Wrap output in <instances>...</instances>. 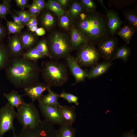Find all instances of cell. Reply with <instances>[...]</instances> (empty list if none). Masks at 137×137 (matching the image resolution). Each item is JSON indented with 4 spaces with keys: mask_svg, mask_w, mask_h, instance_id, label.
Returning a JSON list of instances; mask_svg holds the SVG:
<instances>
[{
    "mask_svg": "<svg viewBox=\"0 0 137 137\" xmlns=\"http://www.w3.org/2000/svg\"><path fill=\"white\" fill-rule=\"evenodd\" d=\"M5 69L8 79L17 88L24 89L39 82L41 69L37 61L22 56L10 58Z\"/></svg>",
    "mask_w": 137,
    "mask_h": 137,
    "instance_id": "cell-1",
    "label": "cell"
},
{
    "mask_svg": "<svg viewBox=\"0 0 137 137\" xmlns=\"http://www.w3.org/2000/svg\"><path fill=\"white\" fill-rule=\"evenodd\" d=\"M89 13L80 14L76 28L89 42L93 44H99L108 37L107 17L95 11Z\"/></svg>",
    "mask_w": 137,
    "mask_h": 137,
    "instance_id": "cell-2",
    "label": "cell"
},
{
    "mask_svg": "<svg viewBox=\"0 0 137 137\" xmlns=\"http://www.w3.org/2000/svg\"><path fill=\"white\" fill-rule=\"evenodd\" d=\"M40 69L43 79L50 87L62 86L68 80L67 68L60 62L52 60L43 61Z\"/></svg>",
    "mask_w": 137,
    "mask_h": 137,
    "instance_id": "cell-3",
    "label": "cell"
},
{
    "mask_svg": "<svg viewBox=\"0 0 137 137\" xmlns=\"http://www.w3.org/2000/svg\"><path fill=\"white\" fill-rule=\"evenodd\" d=\"M47 43L52 58L55 59H66L73 49L69 37L60 32L52 33L50 36Z\"/></svg>",
    "mask_w": 137,
    "mask_h": 137,
    "instance_id": "cell-4",
    "label": "cell"
},
{
    "mask_svg": "<svg viewBox=\"0 0 137 137\" xmlns=\"http://www.w3.org/2000/svg\"><path fill=\"white\" fill-rule=\"evenodd\" d=\"M16 118L22 129L33 128L41 122L39 111L33 102H25L17 108Z\"/></svg>",
    "mask_w": 137,
    "mask_h": 137,
    "instance_id": "cell-5",
    "label": "cell"
},
{
    "mask_svg": "<svg viewBox=\"0 0 137 137\" xmlns=\"http://www.w3.org/2000/svg\"><path fill=\"white\" fill-rule=\"evenodd\" d=\"M16 115L14 107L8 103L0 109V137H3L6 133L11 130L14 136L16 135L13 122Z\"/></svg>",
    "mask_w": 137,
    "mask_h": 137,
    "instance_id": "cell-6",
    "label": "cell"
},
{
    "mask_svg": "<svg viewBox=\"0 0 137 137\" xmlns=\"http://www.w3.org/2000/svg\"><path fill=\"white\" fill-rule=\"evenodd\" d=\"M79 49L75 59L80 66H91L98 60L100 54L93 44L88 43Z\"/></svg>",
    "mask_w": 137,
    "mask_h": 137,
    "instance_id": "cell-7",
    "label": "cell"
},
{
    "mask_svg": "<svg viewBox=\"0 0 137 137\" xmlns=\"http://www.w3.org/2000/svg\"><path fill=\"white\" fill-rule=\"evenodd\" d=\"M40 110L45 120L54 125L60 126L65 124L57 106H48L39 102Z\"/></svg>",
    "mask_w": 137,
    "mask_h": 137,
    "instance_id": "cell-8",
    "label": "cell"
},
{
    "mask_svg": "<svg viewBox=\"0 0 137 137\" xmlns=\"http://www.w3.org/2000/svg\"><path fill=\"white\" fill-rule=\"evenodd\" d=\"M117 45L115 39L108 37L99 44V52L103 58L109 59L113 56Z\"/></svg>",
    "mask_w": 137,
    "mask_h": 137,
    "instance_id": "cell-9",
    "label": "cell"
},
{
    "mask_svg": "<svg viewBox=\"0 0 137 137\" xmlns=\"http://www.w3.org/2000/svg\"><path fill=\"white\" fill-rule=\"evenodd\" d=\"M50 87L46 83L39 82L23 89L24 94L28 96L33 102L39 99L43 95V92Z\"/></svg>",
    "mask_w": 137,
    "mask_h": 137,
    "instance_id": "cell-10",
    "label": "cell"
},
{
    "mask_svg": "<svg viewBox=\"0 0 137 137\" xmlns=\"http://www.w3.org/2000/svg\"><path fill=\"white\" fill-rule=\"evenodd\" d=\"M66 59L69 69L75 78L76 83L84 81L87 77L88 73L81 68L73 56L70 55Z\"/></svg>",
    "mask_w": 137,
    "mask_h": 137,
    "instance_id": "cell-11",
    "label": "cell"
},
{
    "mask_svg": "<svg viewBox=\"0 0 137 137\" xmlns=\"http://www.w3.org/2000/svg\"><path fill=\"white\" fill-rule=\"evenodd\" d=\"M106 14L109 33L113 35L120 28L123 22L117 13L113 10H106Z\"/></svg>",
    "mask_w": 137,
    "mask_h": 137,
    "instance_id": "cell-12",
    "label": "cell"
},
{
    "mask_svg": "<svg viewBox=\"0 0 137 137\" xmlns=\"http://www.w3.org/2000/svg\"><path fill=\"white\" fill-rule=\"evenodd\" d=\"M59 108L62 118L64 124L73 125L76 116L75 106L60 105Z\"/></svg>",
    "mask_w": 137,
    "mask_h": 137,
    "instance_id": "cell-13",
    "label": "cell"
},
{
    "mask_svg": "<svg viewBox=\"0 0 137 137\" xmlns=\"http://www.w3.org/2000/svg\"><path fill=\"white\" fill-rule=\"evenodd\" d=\"M8 47L10 56L14 57L22 56L24 48L19 37L15 36L11 38L9 41Z\"/></svg>",
    "mask_w": 137,
    "mask_h": 137,
    "instance_id": "cell-14",
    "label": "cell"
},
{
    "mask_svg": "<svg viewBox=\"0 0 137 137\" xmlns=\"http://www.w3.org/2000/svg\"><path fill=\"white\" fill-rule=\"evenodd\" d=\"M71 41L73 49H79L87 44V39L76 28H72L71 31Z\"/></svg>",
    "mask_w": 137,
    "mask_h": 137,
    "instance_id": "cell-15",
    "label": "cell"
},
{
    "mask_svg": "<svg viewBox=\"0 0 137 137\" xmlns=\"http://www.w3.org/2000/svg\"><path fill=\"white\" fill-rule=\"evenodd\" d=\"M14 137H54L46 131L37 127L22 129L20 134Z\"/></svg>",
    "mask_w": 137,
    "mask_h": 137,
    "instance_id": "cell-16",
    "label": "cell"
},
{
    "mask_svg": "<svg viewBox=\"0 0 137 137\" xmlns=\"http://www.w3.org/2000/svg\"><path fill=\"white\" fill-rule=\"evenodd\" d=\"M3 96L7 100L8 103L14 107L17 108L25 102L23 99V95L15 90H12L8 93H4Z\"/></svg>",
    "mask_w": 137,
    "mask_h": 137,
    "instance_id": "cell-17",
    "label": "cell"
},
{
    "mask_svg": "<svg viewBox=\"0 0 137 137\" xmlns=\"http://www.w3.org/2000/svg\"><path fill=\"white\" fill-rule=\"evenodd\" d=\"M47 91V94L45 95H43L38 100L39 102L48 106H59L60 105L58 100L59 95L53 92L50 88Z\"/></svg>",
    "mask_w": 137,
    "mask_h": 137,
    "instance_id": "cell-18",
    "label": "cell"
},
{
    "mask_svg": "<svg viewBox=\"0 0 137 137\" xmlns=\"http://www.w3.org/2000/svg\"><path fill=\"white\" fill-rule=\"evenodd\" d=\"M111 66L110 62L101 63L93 67L87 73L89 79H92L100 76L105 73Z\"/></svg>",
    "mask_w": 137,
    "mask_h": 137,
    "instance_id": "cell-19",
    "label": "cell"
},
{
    "mask_svg": "<svg viewBox=\"0 0 137 137\" xmlns=\"http://www.w3.org/2000/svg\"><path fill=\"white\" fill-rule=\"evenodd\" d=\"M56 131V137H75L76 129L73 125L64 124Z\"/></svg>",
    "mask_w": 137,
    "mask_h": 137,
    "instance_id": "cell-20",
    "label": "cell"
},
{
    "mask_svg": "<svg viewBox=\"0 0 137 137\" xmlns=\"http://www.w3.org/2000/svg\"><path fill=\"white\" fill-rule=\"evenodd\" d=\"M136 29L130 25H126L121 28L117 34L129 44Z\"/></svg>",
    "mask_w": 137,
    "mask_h": 137,
    "instance_id": "cell-21",
    "label": "cell"
},
{
    "mask_svg": "<svg viewBox=\"0 0 137 137\" xmlns=\"http://www.w3.org/2000/svg\"><path fill=\"white\" fill-rule=\"evenodd\" d=\"M24 49H29L35 43L36 37L34 35L29 32L22 34L20 37Z\"/></svg>",
    "mask_w": 137,
    "mask_h": 137,
    "instance_id": "cell-22",
    "label": "cell"
},
{
    "mask_svg": "<svg viewBox=\"0 0 137 137\" xmlns=\"http://www.w3.org/2000/svg\"><path fill=\"white\" fill-rule=\"evenodd\" d=\"M130 48L125 45H124L118 48L113 55L112 60L120 59L124 61L127 60L130 54Z\"/></svg>",
    "mask_w": 137,
    "mask_h": 137,
    "instance_id": "cell-23",
    "label": "cell"
},
{
    "mask_svg": "<svg viewBox=\"0 0 137 137\" xmlns=\"http://www.w3.org/2000/svg\"><path fill=\"white\" fill-rule=\"evenodd\" d=\"M8 50L0 42V70L5 68L10 59Z\"/></svg>",
    "mask_w": 137,
    "mask_h": 137,
    "instance_id": "cell-24",
    "label": "cell"
},
{
    "mask_svg": "<svg viewBox=\"0 0 137 137\" xmlns=\"http://www.w3.org/2000/svg\"><path fill=\"white\" fill-rule=\"evenodd\" d=\"M45 6L47 9L52 11L58 16H61L64 13V11L57 1L48 0L45 4Z\"/></svg>",
    "mask_w": 137,
    "mask_h": 137,
    "instance_id": "cell-25",
    "label": "cell"
},
{
    "mask_svg": "<svg viewBox=\"0 0 137 137\" xmlns=\"http://www.w3.org/2000/svg\"><path fill=\"white\" fill-rule=\"evenodd\" d=\"M22 56L26 59L34 61H37L45 56L40 53L35 47L29 49L24 53Z\"/></svg>",
    "mask_w": 137,
    "mask_h": 137,
    "instance_id": "cell-26",
    "label": "cell"
},
{
    "mask_svg": "<svg viewBox=\"0 0 137 137\" xmlns=\"http://www.w3.org/2000/svg\"><path fill=\"white\" fill-rule=\"evenodd\" d=\"M124 16L130 25L136 29L137 28V16L135 13L131 10L124 12Z\"/></svg>",
    "mask_w": 137,
    "mask_h": 137,
    "instance_id": "cell-27",
    "label": "cell"
},
{
    "mask_svg": "<svg viewBox=\"0 0 137 137\" xmlns=\"http://www.w3.org/2000/svg\"><path fill=\"white\" fill-rule=\"evenodd\" d=\"M35 47L44 56H46L50 59L52 58L49 52L47 43L46 40H41Z\"/></svg>",
    "mask_w": 137,
    "mask_h": 137,
    "instance_id": "cell-28",
    "label": "cell"
},
{
    "mask_svg": "<svg viewBox=\"0 0 137 137\" xmlns=\"http://www.w3.org/2000/svg\"><path fill=\"white\" fill-rule=\"evenodd\" d=\"M59 95V97L63 98L69 103H73L76 105L79 104L78 97L72 94L63 91Z\"/></svg>",
    "mask_w": 137,
    "mask_h": 137,
    "instance_id": "cell-29",
    "label": "cell"
},
{
    "mask_svg": "<svg viewBox=\"0 0 137 137\" xmlns=\"http://www.w3.org/2000/svg\"><path fill=\"white\" fill-rule=\"evenodd\" d=\"M42 23L46 28H50L54 24V20L52 15L49 12L46 13L44 14L42 18Z\"/></svg>",
    "mask_w": 137,
    "mask_h": 137,
    "instance_id": "cell-30",
    "label": "cell"
},
{
    "mask_svg": "<svg viewBox=\"0 0 137 137\" xmlns=\"http://www.w3.org/2000/svg\"><path fill=\"white\" fill-rule=\"evenodd\" d=\"M82 11L81 5L77 2L74 3L69 11V14L73 19L77 18L80 14Z\"/></svg>",
    "mask_w": 137,
    "mask_h": 137,
    "instance_id": "cell-31",
    "label": "cell"
},
{
    "mask_svg": "<svg viewBox=\"0 0 137 137\" xmlns=\"http://www.w3.org/2000/svg\"><path fill=\"white\" fill-rule=\"evenodd\" d=\"M11 1L4 0L0 3V17L6 19V15L10 12V2Z\"/></svg>",
    "mask_w": 137,
    "mask_h": 137,
    "instance_id": "cell-32",
    "label": "cell"
},
{
    "mask_svg": "<svg viewBox=\"0 0 137 137\" xmlns=\"http://www.w3.org/2000/svg\"><path fill=\"white\" fill-rule=\"evenodd\" d=\"M6 25L9 34L20 33L23 28L11 21H7Z\"/></svg>",
    "mask_w": 137,
    "mask_h": 137,
    "instance_id": "cell-33",
    "label": "cell"
},
{
    "mask_svg": "<svg viewBox=\"0 0 137 137\" xmlns=\"http://www.w3.org/2000/svg\"><path fill=\"white\" fill-rule=\"evenodd\" d=\"M82 5L88 12L95 11L96 6L94 2L91 0H82Z\"/></svg>",
    "mask_w": 137,
    "mask_h": 137,
    "instance_id": "cell-34",
    "label": "cell"
},
{
    "mask_svg": "<svg viewBox=\"0 0 137 137\" xmlns=\"http://www.w3.org/2000/svg\"><path fill=\"white\" fill-rule=\"evenodd\" d=\"M59 24L62 28L68 29L71 24L70 20L68 16L64 14L61 16L59 20Z\"/></svg>",
    "mask_w": 137,
    "mask_h": 137,
    "instance_id": "cell-35",
    "label": "cell"
},
{
    "mask_svg": "<svg viewBox=\"0 0 137 137\" xmlns=\"http://www.w3.org/2000/svg\"><path fill=\"white\" fill-rule=\"evenodd\" d=\"M40 11L38 7L33 2L29 7V12L32 15L36 16L39 13Z\"/></svg>",
    "mask_w": 137,
    "mask_h": 137,
    "instance_id": "cell-36",
    "label": "cell"
},
{
    "mask_svg": "<svg viewBox=\"0 0 137 137\" xmlns=\"http://www.w3.org/2000/svg\"><path fill=\"white\" fill-rule=\"evenodd\" d=\"M17 5L22 9H24L28 5V1L27 0H16Z\"/></svg>",
    "mask_w": 137,
    "mask_h": 137,
    "instance_id": "cell-37",
    "label": "cell"
},
{
    "mask_svg": "<svg viewBox=\"0 0 137 137\" xmlns=\"http://www.w3.org/2000/svg\"><path fill=\"white\" fill-rule=\"evenodd\" d=\"M33 2L36 4L40 10L43 9L45 6V2L43 0H35Z\"/></svg>",
    "mask_w": 137,
    "mask_h": 137,
    "instance_id": "cell-38",
    "label": "cell"
},
{
    "mask_svg": "<svg viewBox=\"0 0 137 137\" xmlns=\"http://www.w3.org/2000/svg\"><path fill=\"white\" fill-rule=\"evenodd\" d=\"M12 17L13 20V22L20 26L23 28L24 24L21 22L19 17L15 15H13Z\"/></svg>",
    "mask_w": 137,
    "mask_h": 137,
    "instance_id": "cell-39",
    "label": "cell"
},
{
    "mask_svg": "<svg viewBox=\"0 0 137 137\" xmlns=\"http://www.w3.org/2000/svg\"><path fill=\"white\" fill-rule=\"evenodd\" d=\"M17 16L19 17L21 22L23 23V21L25 15L26 11L22 10L20 11H15Z\"/></svg>",
    "mask_w": 137,
    "mask_h": 137,
    "instance_id": "cell-40",
    "label": "cell"
},
{
    "mask_svg": "<svg viewBox=\"0 0 137 137\" xmlns=\"http://www.w3.org/2000/svg\"><path fill=\"white\" fill-rule=\"evenodd\" d=\"M33 15L31 14L29 11H26L25 15L23 22V23L25 24L31 19Z\"/></svg>",
    "mask_w": 137,
    "mask_h": 137,
    "instance_id": "cell-41",
    "label": "cell"
},
{
    "mask_svg": "<svg viewBox=\"0 0 137 137\" xmlns=\"http://www.w3.org/2000/svg\"><path fill=\"white\" fill-rule=\"evenodd\" d=\"M122 137H137V136L134 133V131L132 130L124 133Z\"/></svg>",
    "mask_w": 137,
    "mask_h": 137,
    "instance_id": "cell-42",
    "label": "cell"
},
{
    "mask_svg": "<svg viewBox=\"0 0 137 137\" xmlns=\"http://www.w3.org/2000/svg\"><path fill=\"white\" fill-rule=\"evenodd\" d=\"M35 32L36 34L39 36H42L44 35L45 33V29L42 27L38 28Z\"/></svg>",
    "mask_w": 137,
    "mask_h": 137,
    "instance_id": "cell-43",
    "label": "cell"
},
{
    "mask_svg": "<svg viewBox=\"0 0 137 137\" xmlns=\"http://www.w3.org/2000/svg\"><path fill=\"white\" fill-rule=\"evenodd\" d=\"M5 30L3 26L0 24V41L4 38L5 35Z\"/></svg>",
    "mask_w": 137,
    "mask_h": 137,
    "instance_id": "cell-44",
    "label": "cell"
},
{
    "mask_svg": "<svg viewBox=\"0 0 137 137\" xmlns=\"http://www.w3.org/2000/svg\"><path fill=\"white\" fill-rule=\"evenodd\" d=\"M57 1L61 6L64 7L67 4L69 1L68 0H58Z\"/></svg>",
    "mask_w": 137,
    "mask_h": 137,
    "instance_id": "cell-45",
    "label": "cell"
},
{
    "mask_svg": "<svg viewBox=\"0 0 137 137\" xmlns=\"http://www.w3.org/2000/svg\"><path fill=\"white\" fill-rule=\"evenodd\" d=\"M30 21L32 23L33 26H37L38 23L36 16L33 15Z\"/></svg>",
    "mask_w": 137,
    "mask_h": 137,
    "instance_id": "cell-46",
    "label": "cell"
},
{
    "mask_svg": "<svg viewBox=\"0 0 137 137\" xmlns=\"http://www.w3.org/2000/svg\"><path fill=\"white\" fill-rule=\"evenodd\" d=\"M37 26H33L29 28V29L32 32H35L38 28Z\"/></svg>",
    "mask_w": 137,
    "mask_h": 137,
    "instance_id": "cell-47",
    "label": "cell"
},
{
    "mask_svg": "<svg viewBox=\"0 0 137 137\" xmlns=\"http://www.w3.org/2000/svg\"><path fill=\"white\" fill-rule=\"evenodd\" d=\"M98 1L101 4L102 6L103 7H104V8L106 10H108L105 7L104 5L103 2V1L98 0Z\"/></svg>",
    "mask_w": 137,
    "mask_h": 137,
    "instance_id": "cell-48",
    "label": "cell"
}]
</instances>
